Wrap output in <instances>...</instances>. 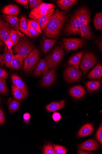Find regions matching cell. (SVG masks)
I'll return each mask as SVG.
<instances>
[{
	"label": "cell",
	"mask_w": 102,
	"mask_h": 154,
	"mask_svg": "<svg viewBox=\"0 0 102 154\" xmlns=\"http://www.w3.org/2000/svg\"><path fill=\"white\" fill-rule=\"evenodd\" d=\"M80 30L81 39H82L91 40L94 38L95 35L90 23L85 24L80 26Z\"/></svg>",
	"instance_id": "9a60e30c"
},
{
	"label": "cell",
	"mask_w": 102,
	"mask_h": 154,
	"mask_svg": "<svg viewBox=\"0 0 102 154\" xmlns=\"http://www.w3.org/2000/svg\"><path fill=\"white\" fill-rule=\"evenodd\" d=\"M99 147V145L96 141L90 139L79 145L78 148L90 151L96 150Z\"/></svg>",
	"instance_id": "ac0fdd59"
},
{
	"label": "cell",
	"mask_w": 102,
	"mask_h": 154,
	"mask_svg": "<svg viewBox=\"0 0 102 154\" xmlns=\"http://www.w3.org/2000/svg\"><path fill=\"white\" fill-rule=\"evenodd\" d=\"M97 62V58L94 54L91 52L84 53L80 66L84 75L96 64Z\"/></svg>",
	"instance_id": "8992f818"
},
{
	"label": "cell",
	"mask_w": 102,
	"mask_h": 154,
	"mask_svg": "<svg viewBox=\"0 0 102 154\" xmlns=\"http://www.w3.org/2000/svg\"><path fill=\"white\" fill-rule=\"evenodd\" d=\"M11 90L13 96L15 99L21 101L25 98L22 91L16 86L12 85Z\"/></svg>",
	"instance_id": "f546056e"
},
{
	"label": "cell",
	"mask_w": 102,
	"mask_h": 154,
	"mask_svg": "<svg viewBox=\"0 0 102 154\" xmlns=\"http://www.w3.org/2000/svg\"><path fill=\"white\" fill-rule=\"evenodd\" d=\"M15 1L19 4L26 6L27 8L28 7V2L27 0H16Z\"/></svg>",
	"instance_id": "7dc6e473"
},
{
	"label": "cell",
	"mask_w": 102,
	"mask_h": 154,
	"mask_svg": "<svg viewBox=\"0 0 102 154\" xmlns=\"http://www.w3.org/2000/svg\"><path fill=\"white\" fill-rule=\"evenodd\" d=\"M68 93L71 96L75 98L80 99L84 95L86 91L83 86L77 85L71 88Z\"/></svg>",
	"instance_id": "44dd1931"
},
{
	"label": "cell",
	"mask_w": 102,
	"mask_h": 154,
	"mask_svg": "<svg viewBox=\"0 0 102 154\" xmlns=\"http://www.w3.org/2000/svg\"><path fill=\"white\" fill-rule=\"evenodd\" d=\"M5 118L4 112L0 107V125H3L4 123Z\"/></svg>",
	"instance_id": "7bdbcfd3"
},
{
	"label": "cell",
	"mask_w": 102,
	"mask_h": 154,
	"mask_svg": "<svg viewBox=\"0 0 102 154\" xmlns=\"http://www.w3.org/2000/svg\"><path fill=\"white\" fill-rule=\"evenodd\" d=\"M65 105V101L64 100L53 102L47 105L46 107V109L48 111L54 112L64 109Z\"/></svg>",
	"instance_id": "d4e9b609"
},
{
	"label": "cell",
	"mask_w": 102,
	"mask_h": 154,
	"mask_svg": "<svg viewBox=\"0 0 102 154\" xmlns=\"http://www.w3.org/2000/svg\"><path fill=\"white\" fill-rule=\"evenodd\" d=\"M1 98H0V104H1Z\"/></svg>",
	"instance_id": "f5cc1de1"
},
{
	"label": "cell",
	"mask_w": 102,
	"mask_h": 154,
	"mask_svg": "<svg viewBox=\"0 0 102 154\" xmlns=\"http://www.w3.org/2000/svg\"><path fill=\"white\" fill-rule=\"evenodd\" d=\"M64 76L65 80L67 82L71 83L80 80L82 77V74L79 65L71 66L65 69Z\"/></svg>",
	"instance_id": "52a82bcc"
},
{
	"label": "cell",
	"mask_w": 102,
	"mask_h": 154,
	"mask_svg": "<svg viewBox=\"0 0 102 154\" xmlns=\"http://www.w3.org/2000/svg\"><path fill=\"white\" fill-rule=\"evenodd\" d=\"M2 12L4 15L17 16L19 14V9L17 6L10 5L4 7Z\"/></svg>",
	"instance_id": "cb8c5ba5"
},
{
	"label": "cell",
	"mask_w": 102,
	"mask_h": 154,
	"mask_svg": "<svg viewBox=\"0 0 102 154\" xmlns=\"http://www.w3.org/2000/svg\"><path fill=\"white\" fill-rule=\"evenodd\" d=\"M34 48V46L30 40L20 35L18 43L13 47L14 52L21 55L23 59H25Z\"/></svg>",
	"instance_id": "7a4b0ae2"
},
{
	"label": "cell",
	"mask_w": 102,
	"mask_h": 154,
	"mask_svg": "<svg viewBox=\"0 0 102 154\" xmlns=\"http://www.w3.org/2000/svg\"><path fill=\"white\" fill-rule=\"evenodd\" d=\"M76 12L80 20V26L90 23L91 13L88 8L85 7H82L78 9Z\"/></svg>",
	"instance_id": "7c38bea8"
},
{
	"label": "cell",
	"mask_w": 102,
	"mask_h": 154,
	"mask_svg": "<svg viewBox=\"0 0 102 154\" xmlns=\"http://www.w3.org/2000/svg\"><path fill=\"white\" fill-rule=\"evenodd\" d=\"M28 24L29 37L31 38H34L40 34L36 31L33 29L28 23Z\"/></svg>",
	"instance_id": "ab89813d"
},
{
	"label": "cell",
	"mask_w": 102,
	"mask_h": 154,
	"mask_svg": "<svg viewBox=\"0 0 102 154\" xmlns=\"http://www.w3.org/2000/svg\"><path fill=\"white\" fill-rule=\"evenodd\" d=\"M101 81L100 80L89 81L86 83V86L89 92H93L97 90L100 87Z\"/></svg>",
	"instance_id": "4dcf8cb0"
},
{
	"label": "cell",
	"mask_w": 102,
	"mask_h": 154,
	"mask_svg": "<svg viewBox=\"0 0 102 154\" xmlns=\"http://www.w3.org/2000/svg\"><path fill=\"white\" fill-rule=\"evenodd\" d=\"M4 62L3 60V55L0 54V66L4 65Z\"/></svg>",
	"instance_id": "f907efd6"
},
{
	"label": "cell",
	"mask_w": 102,
	"mask_h": 154,
	"mask_svg": "<svg viewBox=\"0 0 102 154\" xmlns=\"http://www.w3.org/2000/svg\"><path fill=\"white\" fill-rule=\"evenodd\" d=\"M12 29L7 23L0 19V41L3 44L10 39Z\"/></svg>",
	"instance_id": "8fae6325"
},
{
	"label": "cell",
	"mask_w": 102,
	"mask_h": 154,
	"mask_svg": "<svg viewBox=\"0 0 102 154\" xmlns=\"http://www.w3.org/2000/svg\"><path fill=\"white\" fill-rule=\"evenodd\" d=\"M2 67V66H0V77L4 78L7 79L8 77V73Z\"/></svg>",
	"instance_id": "b9f144b4"
},
{
	"label": "cell",
	"mask_w": 102,
	"mask_h": 154,
	"mask_svg": "<svg viewBox=\"0 0 102 154\" xmlns=\"http://www.w3.org/2000/svg\"><path fill=\"white\" fill-rule=\"evenodd\" d=\"M52 118L54 121L57 122L61 119L62 116L60 113L54 112L52 116Z\"/></svg>",
	"instance_id": "ee69618b"
},
{
	"label": "cell",
	"mask_w": 102,
	"mask_h": 154,
	"mask_svg": "<svg viewBox=\"0 0 102 154\" xmlns=\"http://www.w3.org/2000/svg\"><path fill=\"white\" fill-rule=\"evenodd\" d=\"M49 69L48 63L46 58L41 60L37 64L34 72L36 76L44 75Z\"/></svg>",
	"instance_id": "2e32d148"
},
{
	"label": "cell",
	"mask_w": 102,
	"mask_h": 154,
	"mask_svg": "<svg viewBox=\"0 0 102 154\" xmlns=\"http://www.w3.org/2000/svg\"><path fill=\"white\" fill-rule=\"evenodd\" d=\"M57 42L56 39L48 38L42 36L40 40V48L42 52L47 53L51 50Z\"/></svg>",
	"instance_id": "4fadbf2b"
},
{
	"label": "cell",
	"mask_w": 102,
	"mask_h": 154,
	"mask_svg": "<svg viewBox=\"0 0 102 154\" xmlns=\"http://www.w3.org/2000/svg\"><path fill=\"white\" fill-rule=\"evenodd\" d=\"M39 60V51L37 48H35L25 59L23 67L24 70L27 72L33 71Z\"/></svg>",
	"instance_id": "5b68a950"
},
{
	"label": "cell",
	"mask_w": 102,
	"mask_h": 154,
	"mask_svg": "<svg viewBox=\"0 0 102 154\" xmlns=\"http://www.w3.org/2000/svg\"><path fill=\"white\" fill-rule=\"evenodd\" d=\"M77 0H59L56 2L58 7L63 11H67L71 9L77 2Z\"/></svg>",
	"instance_id": "7402d4cb"
},
{
	"label": "cell",
	"mask_w": 102,
	"mask_h": 154,
	"mask_svg": "<svg viewBox=\"0 0 102 154\" xmlns=\"http://www.w3.org/2000/svg\"><path fill=\"white\" fill-rule=\"evenodd\" d=\"M30 5L32 10L37 8L43 2L41 0H29Z\"/></svg>",
	"instance_id": "74e56055"
},
{
	"label": "cell",
	"mask_w": 102,
	"mask_h": 154,
	"mask_svg": "<svg viewBox=\"0 0 102 154\" xmlns=\"http://www.w3.org/2000/svg\"><path fill=\"white\" fill-rule=\"evenodd\" d=\"M2 17L14 30L19 31V19L16 16L3 15Z\"/></svg>",
	"instance_id": "d6986e66"
},
{
	"label": "cell",
	"mask_w": 102,
	"mask_h": 154,
	"mask_svg": "<svg viewBox=\"0 0 102 154\" xmlns=\"http://www.w3.org/2000/svg\"><path fill=\"white\" fill-rule=\"evenodd\" d=\"M96 45L99 48L100 50L101 51V52H102V39L100 40H99V41H98L97 42H96Z\"/></svg>",
	"instance_id": "c3c4849f"
},
{
	"label": "cell",
	"mask_w": 102,
	"mask_h": 154,
	"mask_svg": "<svg viewBox=\"0 0 102 154\" xmlns=\"http://www.w3.org/2000/svg\"><path fill=\"white\" fill-rule=\"evenodd\" d=\"M94 128L93 125L91 123L86 124L83 126L79 131L78 136L83 137L91 134L93 132Z\"/></svg>",
	"instance_id": "484cf974"
},
{
	"label": "cell",
	"mask_w": 102,
	"mask_h": 154,
	"mask_svg": "<svg viewBox=\"0 0 102 154\" xmlns=\"http://www.w3.org/2000/svg\"><path fill=\"white\" fill-rule=\"evenodd\" d=\"M54 9L55 7L53 4L43 3L37 8L32 10L29 17L33 20L37 19L48 14Z\"/></svg>",
	"instance_id": "ba28073f"
},
{
	"label": "cell",
	"mask_w": 102,
	"mask_h": 154,
	"mask_svg": "<svg viewBox=\"0 0 102 154\" xmlns=\"http://www.w3.org/2000/svg\"><path fill=\"white\" fill-rule=\"evenodd\" d=\"M6 79L3 77H0V93L7 95L8 92V89L6 84Z\"/></svg>",
	"instance_id": "e575fe53"
},
{
	"label": "cell",
	"mask_w": 102,
	"mask_h": 154,
	"mask_svg": "<svg viewBox=\"0 0 102 154\" xmlns=\"http://www.w3.org/2000/svg\"><path fill=\"white\" fill-rule=\"evenodd\" d=\"M31 117V115L30 114L27 113L25 114L23 116V119L25 122L27 124L29 123L30 119Z\"/></svg>",
	"instance_id": "f6af8a7d"
},
{
	"label": "cell",
	"mask_w": 102,
	"mask_h": 154,
	"mask_svg": "<svg viewBox=\"0 0 102 154\" xmlns=\"http://www.w3.org/2000/svg\"><path fill=\"white\" fill-rule=\"evenodd\" d=\"M83 54V51H81L71 56L68 62V65L71 66L79 65Z\"/></svg>",
	"instance_id": "f1b7e54d"
},
{
	"label": "cell",
	"mask_w": 102,
	"mask_h": 154,
	"mask_svg": "<svg viewBox=\"0 0 102 154\" xmlns=\"http://www.w3.org/2000/svg\"><path fill=\"white\" fill-rule=\"evenodd\" d=\"M13 85H15L24 94L25 98L28 95V91L25 84L23 80L16 74L11 75Z\"/></svg>",
	"instance_id": "5bb4252c"
},
{
	"label": "cell",
	"mask_w": 102,
	"mask_h": 154,
	"mask_svg": "<svg viewBox=\"0 0 102 154\" xmlns=\"http://www.w3.org/2000/svg\"><path fill=\"white\" fill-rule=\"evenodd\" d=\"M20 35L24 37V35L21 33L20 31H17L12 29L10 39L13 42V45L17 44Z\"/></svg>",
	"instance_id": "836d02e7"
},
{
	"label": "cell",
	"mask_w": 102,
	"mask_h": 154,
	"mask_svg": "<svg viewBox=\"0 0 102 154\" xmlns=\"http://www.w3.org/2000/svg\"><path fill=\"white\" fill-rule=\"evenodd\" d=\"M53 147L55 154H66L67 153V149L63 146L53 145Z\"/></svg>",
	"instance_id": "d590c367"
},
{
	"label": "cell",
	"mask_w": 102,
	"mask_h": 154,
	"mask_svg": "<svg viewBox=\"0 0 102 154\" xmlns=\"http://www.w3.org/2000/svg\"><path fill=\"white\" fill-rule=\"evenodd\" d=\"M55 12V9H54L48 14L33 20L39 24L41 27L42 31H43L45 30L49 22L54 16Z\"/></svg>",
	"instance_id": "e0dca14e"
},
{
	"label": "cell",
	"mask_w": 102,
	"mask_h": 154,
	"mask_svg": "<svg viewBox=\"0 0 102 154\" xmlns=\"http://www.w3.org/2000/svg\"><path fill=\"white\" fill-rule=\"evenodd\" d=\"M94 25L95 29L98 30H102V13H97L94 18Z\"/></svg>",
	"instance_id": "d6a6232c"
},
{
	"label": "cell",
	"mask_w": 102,
	"mask_h": 154,
	"mask_svg": "<svg viewBox=\"0 0 102 154\" xmlns=\"http://www.w3.org/2000/svg\"><path fill=\"white\" fill-rule=\"evenodd\" d=\"M63 45L68 52L77 51L84 45V40L80 38H65L63 39Z\"/></svg>",
	"instance_id": "9c48e42d"
},
{
	"label": "cell",
	"mask_w": 102,
	"mask_h": 154,
	"mask_svg": "<svg viewBox=\"0 0 102 154\" xmlns=\"http://www.w3.org/2000/svg\"><path fill=\"white\" fill-rule=\"evenodd\" d=\"M4 48V52L3 54V60L5 66L9 69L12 68L11 63L12 59L13 54V51L11 49H9L5 43L3 44Z\"/></svg>",
	"instance_id": "ffe728a7"
},
{
	"label": "cell",
	"mask_w": 102,
	"mask_h": 154,
	"mask_svg": "<svg viewBox=\"0 0 102 154\" xmlns=\"http://www.w3.org/2000/svg\"><path fill=\"white\" fill-rule=\"evenodd\" d=\"M77 153L79 154H94L92 152H86L84 151H83L81 150H78L77 152Z\"/></svg>",
	"instance_id": "681fc988"
},
{
	"label": "cell",
	"mask_w": 102,
	"mask_h": 154,
	"mask_svg": "<svg viewBox=\"0 0 102 154\" xmlns=\"http://www.w3.org/2000/svg\"><path fill=\"white\" fill-rule=\"evenodd\" d=\"M102 76V66L101 64H98L87 75L89 79H99Z\"/></svg>",
	"instance_id": "4316f807"
},
{
	"label": "cell",
	"mask_w": 102,
	"mask_h": 154,
	"mask_svg": "<svg viewBox=\"0 0 102 154\" xmlns=\"http://www.w3.org/2000/svg\"><path fill=\"white\" fill-rule=\"evenodd\" d=\"M43 152L44 154H55L53 147L50 143L46 144L44 147Z\"/></svg>",
	"instance_id": "f35d334b"
},
{
	"label": "cell",
	"mask_w": 102,
	"mask_h": 154,
	"mask_svg": "<svg viewBox=\"0 0 102 154\" xmlns=\"http://www.w3.org/2000/svg\"><path fill=\"white\" fill-rule=\"evenodd\" d=\"M28 23L36 31L40 34L42 33V30L39 24L33 20H28Z\"/></svg>",
	"instance_id": "8d00e7d4"
},
{
	"label": "cell",
	"mask_w": 102,
	"mask_h": 154,
	"mask_svg": "<svg viewBox=\"0 0 102 154\" xmlns=\"http://www.w3.org/2000/svg\"><path fill=\"white\" fill-rule=\"evenodd\" d=\"M19 28L21 31L29 36L28 22L26 17L24 16L20 18Z\"/></svg>",
	"instance_id": "1f68e13d"
},
{
	"label": "cell",
	"mask_w": 102,
	"mask_h": 154,
	"mask_svg": "<svg viewBox=\"0 0 102 154\" xmlns=\"http://www.w3.org/2000/svg\"><path fill=\"white\" fill-rule=\"evenodd\" d=\"M10 114H12L20 109V101L10 98L7 103Z\"/></svg>",
	"instance_id": "603a6c76"
},
{
	"label": "cell",
	"mask_w": 102,
	"mask_h": 154,
	"mask_svg": "<svg viewBox=\"0 0 102 154\" xmlns=\"http://www.w3.org/2000/svg\"><path fill=\"white\" fill-rule=\"evenodd\" d=\"M56 78L55 69L51 68L49 69L41 79V86L45 87L51 86L55 82Z\"/></svg>",
	"instance_id": "30bf717a"
},
{
	"label": "cell",
	"mask_w": 102,
	"mask_h": 154,
	"mask_svg": "<svg viewBox=\"0 0 102 154\" xmlns=\"http://www.w3.org/2000/svg\"><path fill=\"white\" fill-rule=\"evenodd\" d=\"M68 16L65 11L57 9L44 31L45 36L50 38L58 39L62 35Z\"/></svg>",
	"instance_id": "6da1fadb"
},
{
	"label": "cell",
	"mask_w": 102,
	"mask_h": 154,
	"mask_svg": "<svg viewBox=\"0 0 102 154\" xmlns=\"http://www.w3.org/2000/svg\"><path fill=\"white\" fill-rule=\"evenodd\" d=\"M23 58L19 54L13 55L11 61L12 68L16 70H20L22 68Z\"/></svg>",
	"instance_id": "83f0119b"
},
{
	"label": "cell",
	"mask_w": 102,
	"mask_h": 154,
	"mask_svg": "<svg viewBox=\"0 0 102 154\" xmlns=\"http://www.w3.org/2000/svg\"><path fill=\"white\" fill-rule=\"evenodd\" d=\"M64 56V51L59 45L56 46L51 52L46 55L49 69H56L61 63Z\"/></svg>",
	"instance_id": "277c9868"
},
{
	"label": "cell",
	"mask_w": 102,
	"mask_h": 154,
	"mask_svg": "<svg viewBox=\"0 0 102 154\" xmlns=\"http://www.w3.org/2000/svg\"><path fill=\"white\" fill-rule=\"evenodd\" d=\"M4 43L6 45L8 49H11V48L13 45V42L10 39L5 41Z\"/></svg>",
	"instance_id": "bcb514c9"
},
{
	"label": "cell",
	"mask_w": 102,
	"mask_h": 154,
	"mask_svg": "<svg viewBox=\"0 0 102 154\" xmlns=\"http://www.w3.org/2000/svg\"><path fill=\"white\" fill-rule=\"evenodd\" d=\"M80 20L75 12L69 19L65 25L63 32L65 36L80 35Z\"/></svg>",
	"instance_id": "3957f363"
},
{
	"label": "cell",
	"mask_w": 102,
	"mask_h": 154,
	"mask_svg": "<svg viewBox=\"0 0 102 154\" xmlns=\"http://www.w3.org/2000/svg\"><path fill=\"white\" fill-rule=\"evenodd\" d=\"M3 44L0 41V51H1L2 49Z\"/></svg>",
	"instance_id": "816d5d0a"
},
{
	"label": "cell",
	"mask_w": 102,
	"mask_h": 154,
	"mask_svg": "<svg viewBox=\"0 0 102 154\" xmlns=\"http://www.w3.org/2000/svg\"><path fill=\"white\" fill-rule=\"evenodd\" d=\"M102 127L101 124L97 132L96 136V138L97 140L101 144H102Z\"/></svg>",
	"instance_id": "60d3db41"
}]
</instances>
